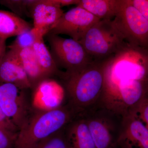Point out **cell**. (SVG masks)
<instances>
[{
    "instance_id": "1",
    "label": "cell",
    "mask_w": 148,
    "mask_h": 148,
    "mask_svg": "<svg viewBox=\"0 0 148 148\" xmlns=\"http://www.w3.org/2000/svg\"><path fill=\"white\" fill-rule=\"evenodd\" d=\"M148 98V49L125 42L105 61L98 106L123 117Z\"/></svg>"
},
{
    "instance_id": "2",
    "label": "cell",
    "mask_w": 148,
    "mask_h": 148,
    "mask_svg": "<svg viewBox=\"0 0 148 148\" xmlns=\"http://www.w3.org/2000/svg\"><path fill=\"white\" fill-rule=\"evenodd\" d=\"M106 61V60H105ZM105 61H93L79 71L61 75L67 104L78 115L98 106L103 91Z\"/></svg>"
},
{
    "instance_id": "3",
    "label": "cell",
    "mask_w": 148,
    "mask_h": 148,
    "mask_svg": "<svg viewBox=\"0 0 148 148\" xmlns=\"http://www.w3.org/2000/svg\"><path fill=\"white\" fill-rule=\"evenodd\" d=\"M77 114L69 104L45 110H36L18 131L13 148H32L64 129Z\"/></svg>"
},
{
    "instance_id": "4",
    "label": "cell",
    "mask_w": 148,
    "mask_h": 148,
    "mask_svg": "<svg viewBox=\"0 0 148 148\" xmlns=\"http://www.w3.org/2000/svg\"><path fill=\"white\" fill-rule=\"evenodd\" d=\"M93 61H104L116 52L126 41L112 20H100L79 41Z\"/></svg>"
},
{
    "instance_id": "5",
    "label": "cell",
    "mask_w": 148,
    "mask_h": 148,
    "mask_svg": "<svg viewBox=\"0 0 148 148\" xmlns=\"http://www.w3.org/2000/svg\"><path fill=\"white\" fill-rule=\"evenodd\" d=\"M81 115L86 122L96 148H117L123 117L99 106Z\"/></svg>"
},
{
    "instance_id": "6",
    "label": "cell",
    "mask_w": 148,
    "mask_h": 148,
    "mask_svg": "<svg viewBox=\"0 0 148 148\" xmlns=\"http://www.w3.org/2000/svg\"><path fill=\"white\" fill-rule=\"evenodd\" d=\"M112 21L126 42L148 49V21L129 0L120 1Z\"/></svg>"
},
{
    "instance_id": "7",
    "label": "cell",
    "mask_w": 148,
    "mask_h": 148,
    "mask_svg": "<svg viewBox=\"0 0 148 148\" xmlns=\"http://www.w3.org/2000/svg\"><path fill=\"white\" fill-rule=\"evenodd\" d=\"M47 35L51 54L57 66L65 69L64 74L79 71L93 61L79 42L58 35Z\"/></svg>"
},
{
    "instance_id": "8",
    "label": "cell",
    "mask_w": 148,
    "mask_h": 148,
    "mask_svg": "<svg viewBox=\"0 0 148 148\" xmlns=\"http://www.w3.org/2000/svg\"><path fill=\"white\" fill-rule=\"evenodd\" d=\"M27 90L13 84L0 82V107L18 131L34 110Z\"/></svg>"
},
{
    "instance_id": "9",
    "label": "cell",
    "mask_w": 148,
    "mask_h": 148,
    "mask_svg": "<svg viewBox=\"0 0 148 148\" xmlns=\"http://www.w3.org/2000/svg\"><path fill=\"white\" fill-rule=\"evenodd\" d=\"M99 21L87 11L77 6L64 12L48 34L67 35L79 41L88 30Z\"/></svg>"
},
{
    "instance_id": "10",
    "label": "cell",
    "mask_w": 148,
    "mask_h": 148,
    "mask_svg": "<svg viewBox=\"0 0 148 148\" xmlns=\"http://www.w3.org/2000/svg\"><path fill=\"white\" fill-rule=\"evenodd\" d=\"M117 148H148V129L135 113L123 117Z\"/></svg>"
},
{
    "instance_id": "11",
    "label": "cell",
    "mask_w": 148,
    "mask_h": 148,
    "mask_svg": "<svg viewBox=\"0 0 148 148\" xmlns=\"http://www.w3.org/2000/svg\"><path fill=\"white\" fill-rule=\"evenodd\" d=\"M64 13L53 0H36L31 12L33 27L44 36L47 35Z\"/></svg>"
},
{
    "instance_id": "12",
    "label": "cell",
    "mask_w": 148,
    "mask_h": 148,
    "mask_svg": "<svg viewBox=\"0 0 148 148\" xmlns=\"http://www.w3.org/2000/svg\"><path fill=\"white\" fill-rule=\"evenodd\" d=\"M0 82L9 83L24 89H31L27 74L16 51H7L0 65Z\"/></svg>"
},
{
    "instance_id": "13",
    "label": "cell",
    "mask_w": 148,
    "mask_h": 148,
    "mask_svg": "<svg viewBox=\"0 0 148 148\" xmlns=\"http://www.w3.org/2000/svg\"><path fill=\"white\" fill-rule=\"evenodd\" d=\"M69 148H96L83 116L78 115L65 128Z\"/></svg>"
},
{
    "instance_id": "14",
    "label": "cell",
    "mask_w": 148,
    "mask_h": 148,
    "mask_svg": "<svg viewBox=\"0 0 148 148\" xmlns=\"http://www.w3.org/2000/svg\"><path fill=\"white\" fill-rule=\"evenodd\" d=\"M120 0H80L77 6L89 12L100 20L113 19Z\"/></svg>"
},
{
    "instance_id": "15",
    "label": "cell",
    "mask_w": 148,
    "mask_h": 148,
    "mask_svg": "<svg viewBox=\"0 0 148 148\" xmlns=\"http://www.w3.org/2000/svg\"><path fill=\"white\" fill-rule=\"evenodd\" d=\"M32 28L29 23L14 13L0 10V38L7 40Z\"/></svg>"
},
{
    "instance_id": "16",
    "label": "cell",
    "mask_w": 148,
    "mask_h": 148,
    "mask_svg": "<svg viewBox=\"0 0 148 148\" xmlns=\"http://www.w3.org/2000/svg\"><path fill=\"white\" fill-rule=\"evenodd\" d=\"M16 51L28 77L31 89L37 86L46 79L39 65L33 48Z\"/></svg>"
},
{
    "instance_id": "17",
    "label": "cell",
    "mask_w": 148,
    "mask_h": 148,
    "mask_svg": "<svg viewBox=\"0 0 148 148\" xmlns=\"http://www.w3.org/2000/svg\"><path fill=\"white\" fill-rule=\"evenodd\" d=\"M44 36L42 34L38 36L33 49L44 75L46 79H49L61 73L58 71V66L51 52L45 44Z\"/></svg>"
},
{
    "instance_id": "18",
    "label": "cell",
    "mask_w": 148,
    "mask_h": 148,
    "mask_svg": "<svg viewBox=\"0 0 148 148\" xmlns=\"http://www.w3.org/2000/svg\"><path fill=\"white\" fill-rule=\"evenodd\" d=\"M40 34H42L33 27L16 36V38L9 47L10 49L16 51L33 48Z\"/></svg>"
},
{
    "instance_id": "19",
    "label": "cell",
    "mask_w": 148,
    "mask_h": 148,
    "mask_svg": "<svg viewBox=\"0 0 148 148\" xmlns=\"http://www.w3.org/2000/svg\"><path fill=\"white\" fill-rule=\"evenodd\" d=\"M65 128L39 142L32 148H69Z\"/></svg>"
},
{
    "instance_id": "20",
    "label": "cell",
    "mask_w": 148,
    "mask_h": 148,
    "mask_svg": "<svg viewBox=\"0 0 148 148\" xmlns=\"http://www.w3.org/2000/svg\"><path fill=\"white\" fill-rule=\"evenodd\" d=\"M36 0L32 1H13L2 0L0 4L12 11V13L20 16L22 14L26 13L31 16V10Z\"/></svg>"
},
{
    "instance_id": "21",
    "label": "cell",
    "mask_w": 148,
    "mask_h": 148,
    "mask_svg": "<svg viewBox=\"0 0 148 148\" xmlns=\"http://www.w3.org/2000/svg\"><path fill=\"white\" fill-rule=\"evenodd\" d=\"M17 136L0 127V148H13Z\"/></svg>"
},
{
    "instance_id": "22",
    "label": "cell",
    "mask_w": 148,
    "mask_h": 148,
    "mask_svg": "<svg viewBox=\"0 0 148 148\" xmlns=\"http://www.w3.org/2000/svg\"><path fill=\"white\" fill-rule=\"evenodd\" d=\"M0 127L12 133L18 135V129L5 115L0 107Z\"/></svg>"
},
{
    "instance_id": "23",
    "label": "cell",
    "mask_w": 148,
    "mask_h": 148,
    "mask_svg": "<svg viewBox=\"0 0 148 148\" xmlns=\"http://www.w3.org/2000/svg\"><path fill=\"white\" fill-rule=\"evenodd\" d=\"M135 113L148 129V98L140 103Z\"/></svg>"
},
{
    "instance_id": "24",
    "label": "cell",
    "mask_w": 148,
    "mask_h": 148,
    "mask_svg": "<svg viewBox=\"0 0 148 148\" xmlns=\"http://www.w3.org/2000/svg\"><path fill=\"white\" fill-rule=\"evenodd\" d=\"M130 3L148 21V0H129Z\"/></svg>"
},
{
    "instance_id": "25",
    "label": "cell",
    "mask_w": 148,
    "mask_h": 148,
    "mask_svg": "<svg viewBox=\"0 0 148 148\" xmlns=\"http://www.w3.org/2000/svg\"><path fill=\"white\" fill-rule=\"evenodd\" d=\"M53 1L54 2L61 8L62 7L72 5H77L80 1V0H53Z\"/></svg>"
},
{
    "instance_id": "26",
    "label": "cell",
    "mask_w": 148,
    "mask_h": 148,
    "mask_svg": "<svg viewBox=\"0 0 148 148\" xmlns=\"http://www.w3.org/2000/svg\"><path fill=\"white\" fill-rule=\"evenodd\" d=\"M6 40L0 38V65L6 53Z\"/></svg>"
}]
</instances>
